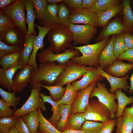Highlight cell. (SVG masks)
<instances>
[{
  "mask_svg": "<svg viewBox=\"0 0 133 133\" xmlns=\"http://www.w3.org/2000/svg\"><path fill=\"white\" fill-rule=\"evenodd\" d=\"M66 64H57L55 62L40 63L37 69L32 74L29 82L31 86L37 84L47 86L54 85L58 77L65 69Z\"/></svg>",
  "mask_w": 133,
  "mask_h": 133,
  "instance_id": "6da1fadb",
  "label": "cell"
},
{
  "mask_svg": "<svg viewBox=\"0 0 133 133\" xmlns=\"http://www.w3.org/2000/svg\"><path fill=\"white\" fill-rule=\"evenodd\" d=\"M109 40L107 37L94 44L73 46V48L78 50L82 55L74 57L71 60L78 64L97 68L99 66L98 59L100 54Z\"/></svg>",
  "mask_w": 133,
  "mask_h": 133,
  "instance_id": "7a4b0ae2",
  "label": "cell"
},
{
  "mask_svg": "<svg viewBox=\"0 0 133 133\" xmlns=\"http://www.w3.org/2000/svg\"><path fill=\"white\" fill-rule=\"evenodd\" d=\"M50 45L49 46L54 53H62L67 48H73V34L68 27L59 23L53 27L48 33Z\"/></svg>",
  "mask_w": 133,
  "mask_h": 133,
  "instance_id": "3957f363",
  "label": "cell"
},
{
  "mask_svg": "<svg viewBox=\"0 0 133 133\" xmlns=\"http://www.w3.org/2000/svg\"><path fill=\"white\" fill-rule=\"evenodd\" d=\"M93 97H97L98 100L109 110L111 119L115 117L117 109V104L115 93H112L108 90L105 83L98 82L93 87L90 94L89 99Z\"/></svg>",
  "mask_w": 133,
  "mask_h": 133,
  "instance_id": "277c9868",
  "label": "cell"
},
{
  "mask_svg": "<svg viewBox=\"0 0 133 133\" xmlns=\"http://www.w3.org/2000/svg\"><path fill=\"white\" fill-rule=\"evenodd\" d=\"M89 67L78 64L70 60L66 63L65 69L57 78L54 85L63 86L72 83L83 76Z\"/></svg>",
  "mask_w": 133,
  "mask_h": 133,
  "instance_id": "5b68a950",
  "label": "cell"
},
{
  "mask_svg": "<svg viewBox=\"0 0 133 133\" xmlns=\"http://www.w3.org/2000/svg\"><path fill=\"white\" fill-rule=\"evenodd\" d=\"M26 8L22 0H16L9 6L0 9V13L11 18L24 35L27 29L26 25L25 11Z\"/></svg>",
  "mask_w": 133,
  "mask_h": 133,
  "instance_id": "8992f818",
  "label": "cell"
},
{
  "mask_svg": "<svg viewBox=\"0 0 133 133\" xmlns=\"http://www.w3.org/2000/svg\"><path fill=\"white\" fill-rule=\"evenodd\" d=\"M30 88L31 92L28 99L20 108L14 112L13 115L19 117L38 109L43 111H46V108L44 103L39 94L42 89L41 87L35 85Z\"/></svg>",
  "mask_w": 133,
  "mask_h": 133,
  "instance_id": "52a82bcc",
  "label": "cell"
},
{
  "mask_svg": "<svg viewBox=\"0 0 133 133\" xmlns=\"http://www.w3.org/2000/svg\"><path fill=\"white\" fill-rule=\"evenodd\" d=\"M68 27L73 34V46L88 44L97 33V27L88 25L69 23Z\"/></svg>",
  "mask_w": 133,
  "mask_h": 133,
  "instance_id": "ba28073f",
  "label": "cell"
},
{
  "mask_svg": "<svg viewBox=\"0 0 133 133\" xmlns=\"http://www.w3.org/2000/svg\"><path fill=\"white\" fill-rule=\"evenodd\" d=\"M83 113L86 120L104 123L111 119L109 110L98 100L89 101Z\"/></svg>",
  "mask_w": 133,
  "mask_h": 133,
  "instance_id": "9c48e42d",
  "label": "cell"
},
{
  "mask_svg": "<svg viewBox=\"0 0 133 133\" xmlns=\"http://www.w3.org/2000/svg\"><path fill=\"white\" fill-rule=\"evenodd\" d=\"M80 52L73 48L68 49L63 52L56 54L49 47L39 53L37 57L40 63L57 61L61 64H66L73 58L79 56Z\"/></svg>",
  "mask_w": 133,
  "mask_h": 133,
  "instance_id": "30bf717a",
  "label": "cell"
},
{
  "mask_svg": "<svg viewBox=\"0 0 133 133\" xmlns=\"http://www.w3.org/2000/svg\"><path fill=\"white\" fill-rule=\"evenodd\" d=\"M69 23L82 24L96 27L98 25L97 15L91 9L69 8Z\"/></svg>",
  "mask_w": 133,
  "mask_h": 133,
  "instance_id": "8fae6325",
  "label": "cell"
},
{
  "mask_svg": "<svg viewBox=\"0 0 133 133\" xmlns=\"http://www.w3.org/2000/svg\"><path fill=\"white\" fill-rule=\"evenodd\" d=\"M98 82L95 81L86 87L77 91L76 98L71 105V114L84 112L89 103L91 93Z\"/></svg>",
  "mask_w": 133,
  "mask_h": 133,
  "instance_id": "7c38bea8",
  "label": "cell"
},
{
  "mask_svg": "<svg viewBox=\"0 0 133 133\" xmlns=\"http://www.w3.org/2000/svg\"><path fill=\"white\" fill-rule=\"evenodd\" d=\"M34 71L32 66L27 65L16 73L13 79V92L21 93L30 82L32 74Z\"/></svg>",
  "mask_w": 133,
  "mask_h": 133,
  "instance_id": "4fadbf2b",
  "label": "cell"
},
{
  "mask_svg": "<svg viewBox=\"0 0 133 133\" xmlns=\"http://www.w3.org/2000/svg\"><path fill=\"white\" fill-rule=\"evenodd\" d=\"M24 35L16 26L7 29L0 33V40L7 45L23 48Z\"/></svg>",
  "mask_w": 133,
  "mask_h": 133,
  "instance_id": "5bb4252c",
  "label": "cell"
},
{
  "mask_svg": "<svg viewBox=\"0 0 133 133\" xmlns=\"http://www.w3.org/2000/svg\"><path fill=\"white\" fill-rule=\"evenodd\" d=\"M34 26L39 30L38 34L34 40L33 49L29 58L28 64L33 67L34 70H36L38 68L36 61V57L38 51L43 47V40L45 35L52 29L46 26H41L36 24Z\"/></svg>",
  "mask_w": 133,
  "mask_h": 133,
  "instance_id": "9a60e30c",
  "label": "cell"
},
{
  "mask_svg": "<svg viewBox=\"0 0 133 133\" xmlns=\"http://www.w3.org/2000/svg\"><path fill=\"white\" fill-rule=\"evenodd\" d=\"M104 78L100 74L97 68L90 66L82 78L80 80L72 82V84L75 90L77 91L86 87L95 81L100 82Z\"/></svg>",
  "mask_w": 133,
  "mask_h": 133,
  "instance_id": "2e32d148",
  "label": "cell"
},
{
  "mask_svg": "<svg viewBox=\"0 0 133 133\" xmlns=\"http://www.w3.org/2000/svg\"><path fill=\"white\" fill-rule=\"evenodd\" d=\"M100 74L108 81L110 87L109 91L111 93H114L118 89L127 91L130 88L127 80L129 78L128 75H126L121 78L114 77L106 73L99 66L97 67Z\"/></svg>",
  "mask_w": 133,
  "mask_h": 133,
  "instance_id": "e0dca14e",
  "label": "cell"
},
{
  "mask_svg": "<svg viewBox=\"0 0 133 133\" xmlns=\"http://www.w3.org/2000/svg\"><path fill=\"white\" fill-rule=\"evenodd\" d=\"M25 66L19 62L13 66L6 69L0 68V85L7 89L9 92H13V79L15 74L19 69Z\"/></svg>",
  "mask_w": 133,
  "mask_h": 133,
  "instance_id": "ac0fdd59",
  "label": "cell"
},
{
  "mask_svg": "<svg viewBox=\"0 0 133 133\" xmlns=\"http://www.w3.org/2000/svg\"><path fill=\"white\" fill-rule=\"evenodd\" d=\"M113 35L108 43L100 52L98 59L99 66L103 70L111 65L116 60L113 49V44L116 38Z\"/></svg>",
  "mask_w": 133,
  "mask_h": 133,
  "instance_id": "d6986e66",
  "label": "cell"
},
{
  "mask_svg": "<svg viewBox=\"0 0 133 133\" xmlns=\"http://www.w3.org/2000/svg\"><path fill=\"white\" fill-rule=\"evenodd\" d=\"M133 68V64L125 63L121 60H116L104 70L111 76L119 78L124 76Z\"/></svg>",
  "mask_w": 133,
  "mask_h": 133,
  "instance_id": "ffe728a7",
  "label": "cell"
},
{
  "mask_svg": "<svg viewBox=\"0 0 133 133\" xmlns=\"http://www.w3.org/2000/svg\"><path fill=\"white\" fill-rule=\"evenodd\" d=\"M57 5L48 4L42 19L39 21L40 26L52 29L59 23L57 15Z\"/></svg>",
  "mask_w": 133,
  "mask_h": 133,
  "instance_id": "44dd1931",
  "label": "cell"
},
{
  "mask_svg": "<svg viewBox=\"0 0 133 133\" xmlns=\"http://www.w3.org/2000/svg\"><path fill=\"white\" fill-rule=\"evenodd\" d=\"M37 34H33L24 36L25 42L20 54L19 62L24 66L28 64L29 58L32 52L34 40Z\"/></svg>",
  "mask_w": 133,
  "mask_h": 133,
  "instance_id": "7402d4cb",
  "label": "cell"
},
{
  "mask_svg": "<svg viewBox=\"0 0 133 133\" xmlns=\"http://www.w3.org/2000/svg\"><path fill=\"white\" fill-rule=\"evenodd\" d=\"M117 128L115 133H132L133 129V117L123 112L117 118L116 123Z\"/></svg>",
  "mask_w": 133,
  "mask_h": 133,
  "instance_id": "603a6c76",
  "label": "cell"
},
{
  "mask_svg": "<svg viewBox=\"0 0 133 133\" xmlns=\"http://www.w3.org/2000/svg\"><path fill=\"white\" fill-rule=\"evenodd\" d=\"M26 11V22L28 26L26 35L37 34L34 29L35 20L36 19L32 0H22Z\"/></svg>",
  "mask_w": 133,
  "mask_h": 133,
  "instance_id": "cb8c5ba5",
  "label": "cell"
},
{
  "mask_svg": "<svg viewBox=\"0 0 133 133\" xmlns=\"http://www.w3.org/2000/svg\"><path fill=\"white\" fill-rule=\"evenodd\" d=\"M40 95L41 97L43 102L44 103H49L52 106V114L48 121L54 127H55L57 123L60 120L61 114L59 105L56 101H54L50 96L46 95L43 93H40Z\"/></svg>",
  "mask_w": 133,
  "mask_h": 133,
  "instance_id": "d4e9b609",
  "label": "cell"
},
{
  "mask_svg": "<svg viewBox=\"0 0 133 133\" xmlns=\"http://www.w3.org/2000/svg\"><path fill=\"white\" fill-rule=\"evenodd\" d=\"M122 8V6L119 4L111 7L105 11L99 13L97 14L98 26H102L105 25L111 18L120 12Z\"/></svg>",
  "mask_w": 133,
  "mask_h": 133,
  "instance_id": "484cf974",
  "label": "cell"
},
{
  "mask_svg": "<svg viewBox=\"0 0 133 133\" xmlns=\"http://www.w3.org/2000/svg\"><path fill=\"white\" fill-rule=\"evenodd\" d=\"M21 117L31 133L37 131L39 125L38 110L33 111Z\"/></svg>",
  "mask_w": 133,
  "mask_h": 133,
  "instance_id": "4316f807",
  "label": "cell"
},
{
  "mask_svg": "<svg viewBox=\"0 0 133 133\" xmlns=\"http://www.w3.org/2000/svg\"><path fill=\"white\" fill-rule=\"evenodd\" d=\"M122 11L124 26L130 30L133 29V14L131 6V1L122 0Z\"/></svg>",
  "mask_w": 133,
  "mask_h": 133,
  "instance_id": "83f0119b",
  "label": "cell"
},
{
  "mask_svg": "<svg viewBox=\"0 0 133 133\" xmlns=\"http://www.w3.org/2000/svg\"><path fill=\"white\" fill-rule=\"evenodd\" d=\"M115 93L118 102L117 109L116 115L117 118L122 115L127 105L129 103H133V97H128L121 90H117Z\"/></svg>",
  "mask_w": 133,
  "mask_h": 133,
  "instance_id": "f1b7e54d",
  "label": "cell"
},
{
  "mask_svg": "<svg viewBox=\"0 0 133 133\" xmlns=\"http://www.w3.org/2000/svg\"><path fill=\"white\" fill-rule=\"evenodd\" d=\"M127 29L130 30L119 21H114L107 26L103 31L101 36L103 39L111 35L120 33Z\"/></svg>",
  "mask_w": 133,
  "mask_h": 133,
  "instance_id": "f546056e",
  "label": "cell"
},
{
  "mask_svg": "<svg viewBox=\"0 0 133 133\" xmlns=\"http://www.w3.org/2000/svg\"><path fill=\"white\" fill-rule=\"evenodd\" d=\"M39 120V129L43 133H62L43 115L40 109H38Z\"/></svg>",
  "mask_w": 133,
  "mask_h": 133,
  "instance_id": "4dcf8cb0",
  "label": "cell"
},
{
  "mask_svg": "<svg viewBox=\"0 0 133 133\" xmlns=\"http://www.w3.org/2000/svg\"><path fill=\"white\" fill-rule=\"evenodd\" d=\"M22 50L0 58V65L1 68L7 69L19 63Z\"/></svg>",
  "mask_w": 133,
  "mask_h": 133,
  "instance_id": "1f68e13d",
  "label": "cell"
},
{
  "mask_svg": "<svg viewBox=\"0 0 133 133\" xmlns=\"http://www.w3.org/2000/svg\"><path fill=\"white\" fill-rule=\"evenodd\" d=\"M35 85L43 87L47 89L49 91L52 99L56 101L61 99L66 90V87L58 85L47 86L41 84H37Z\"/></svg>",
  "mask_w": 133,
  "mask_h": 133,
  "instance_id": "d6a6232c",
  "label": "cell"
},
{
  "mask_svg": "<svg viewBox=\"0 0 133 133\" xmlns=\"http://www.w3.org/2000/svg\"><path fill=\"white\" fill-rule=\"evenodd\" d=\"M66 85V91L63 97L60 100L56 101L59 105L64 104L71 105L76 96L77 91L75 90L72 84L68 83Z\"/></svg>",
  "mask_w": 133,
  "mask_h": 133,
  "instance_id": "836d02e7",
  "label": "cell"
},
{
  "mask_svg": "<svg viewBox=\"0 0 133 133\" xmlns=\"http://www.w3.org/2000/svg\"><path fill=\"white\" fill-rule=\"evenodd\" d=\"M57 5V15L59 23L68 27L69 8L64 1Z\"/></svg>",
  "mask_w": 133,
  "mask_h": 133,
  "instance_id": "e575fe53",
  "label": "cell"
},
{
  "mask_svg": "<svg viewBox=\"0 0 133 133\" xmlns=\"http://www.w3.org/2000/svg\"><path fill=\"white\" fill-rule=\"evenodd\" d=\"M59 106L61 118L57 123L56 126L57 129L61 131L66 126L68 117L71 112V105L62 104Z\"/></svg>",
  "mask_w": 133,
  "mask_h": 133,
  "instance_id": "d590c367",
  "label": "cell"
},
{
  "mask_svg": "<svg viewBox=\"0 0 133 133\" xmlns=\"http://www.w3.org/2000/svg\"><path fill=\"white\" fill-rule=\"evenodd\" d=\"M15 93L12 92H7L1 87L0 88V95L2 99L10 107H12L14 110L17 109V107L19 103L20 98L16 97Z\"/></svg>",
  "mask_w": 133,
  "mask_h": 133,
  "instance_id": "8d00e7d4",
  "label": "cell"
},
{
  "mask_svg": "<svg viewBox=\"0 0 133 133\" xmlns=\"http://www.w3.org/2000/svg\"><path fill=\"white\" fill-rule=\"evenodd\" d=\"M86 121L83 113L73 114L68 121L66 125L67 129L79 130L84 122Z\"/></svg>",
  "mask_w": 133,
  "mask_h": 133,
  "instance_id": "74e56055",
  "label": "cell"
},
{
  "mask_svg": "<svg viewBox=\"0 0 133 133\" xmlns=\"http://www.w3.org/2000/svg\"><path fill=\"white\" fill-rule=\"evenodd\" d=\"M118 0H97L95 4L91 9L97 15L99 13L105 11L111 7L119 4Z\"/></svg>",
  "mask_w": 133,
  "mask_h": 133,
  "instance_id": "f35d334b",
  "label": "cell"
},
{
  "mask_svg": "<svg viewBox=\"0 0 133 133\" xmlns=\"http://www.w3.org/2000/svg\"><path fill=\"white\" fill-rule=\"evenodd\" d=\"M104 123L86 120L80 128L86 133H99Z\"/></svg>",
  "mask_w": 133,
  "mask_h": 133,
  "instance_id": "ab89813d",
  "label": "cell"
},
{
  "mask_svg": "<svg viewBox=\"0 0 133 133\" xmlns=\"http://www.w3.org/2000/svg\"><path fill=\"white\" fill-rule=\"evenodd\" d=\"M18 117L13 115L0 118V132L7 133L17 120Z\"/></svg>",
  "mask_w": 133,
  "mask_h": 133,
  "instance_id": "60d3db41",
  "label": "cell"
},
{
  "mask_svg": "<svg viewBox=\"0 0 133 133\" xmlns=\"http://www.w3.org/2000/svg\"><path fill=\"white\" fill-rule=\"evenodd\" d=\"M36 19L40 21L42 19L48 5L46 0H32Z\"/></svg>",
  "mask_w": 133,
  "mask_h": 133,
  "instance_id": "b9f144b4",
  "label": "cell"
},
{
  "mask_svg": "<svg viewBox=\"0 0 133 133\" xmlns=\"http://www.w3.org/2000/svg\"><path fill=\"white\" fill-rule=\"evenodd\" d=\"M23 48L16 46H10L0 41V58L22 50Z\"/></svg>",
  "mask_w": 133,
  "mask_h": 133,
  "instance_id": "7bdbcfd3",
  "label": "cell"
},
{
  "mask_svg": "<svg viewBox=\"0 0 133 133\" xmlns=\"http://www.w3.org/2000/svg\"><path fill=\"white\" fill-rule=\"evenodd\" d=\"M16 25L10 17L0 13V33Z\"/></svg>",
  "mask_w": 133,
  "mask_h": 133,
  "instance_id": "ee69618b",
  "label": "cell"
},
{
  "mask_svg": "<svg viewBox=\"0 0 133 133\" xmlns=\"http://www.w3.org/2000/svg\"><path fill=\"white\" fill-rule=\"evenodd\" d=\"M11 107L2 99H0V117L13 115L16 111L12 109Z\"/></svg>",
  "mask_w": 133,
  "mask_h": 133,
  "instance_id": "f6af8a7d",
  "label": "cell"
},
{
  "mask_svg": "<svg viewBox=\"0 0 133 133\" xmlns=\"http://www.w3.org/2000/svg\"><path fill=\"white\" fill-rule=\"evenodd\" d=\"M14 126L19 133H31L21 116L18 117Z\"/></svg>",
  "mask_w": 133,
  "mask_h": 133,
  "instance_id": "bcb514c9",
  "label": "cell"
},
{
  "mask_svg": "<svg viewBox=\"0 0 133 133\" xmlns=\"http://www.w3.org/2000/svg\"><path fill=\"white\" fill-rule=\"evenodd\" d=\"M116 119H110L104 123V124L99 133H111L116 125Z\"/></svg>",
  "mask_w": 133,
  "mask_h": 133,
  "instance_id": "7dc6e473",
  "label": "cell"
},
{
  "mask_svg": "<svg viewBox=\"0 0 133 133\" xmlns=\"http://www.w3.org/2000/svg\"><path fill=\"white\" fill-rule=\"evenodd\" d=\"M123 34L116 36L113 44V51L116 57L121 54V45Z\"/></svg>",
  "mask_w": 133,
  "mask_h": 133,
  "instance_id": "c3c4849f",
  "label": "cell"
},
{
  "mask_svg": "<svg viewBox=\"0 0 133 133\" xmlns=\"http://www.w3.org/2000/svg\"><path fill=\"white\" fill-rule=\"evenodd\" d=\"M116 60H126L133 64V48L128 49L116 57Z\"/></svg>",
  "mask_w": 133,
  "mask_h": 133,
  "instance_id": "681fc988",
  "label": "cell"
},
{
  "mask_svg": "<svg viewBox=\"0 0 133 133\" xmlns=\"http://www.w3.org/2000/svg\"><path fill=\"white\" fill-rule=\"evenodd\" d=\"M83 0H64V2L70 8L78 9L82 7Z\"/></svg>",
  "mask_w": 133,
  "mask_h": 133,
  "instance_id": "f907efd6",
  "label": "cell"
},
{
  "mask_svg": "<svg viewBox=\"0 0 133 133\" xmlns=\"http://www.w3.org/2000/svg\"><path fill=\"white\" fill-rule=\"evenodd\" d=\"M123 39L125 44L128 49L133 48V35L129 33H124Z\"/></svg>",
  "mask_w": 133,
  "mask_h": 133,
  "instance_id": "816d5d0a",
  "label": "cell"
},
{
  "mask_svg": "<svg viewBox=\"0 0 133 133\" xmlns=\"http://www.w3.org/2000/svg\"><path fill=\"white\" fill-rule=\"evenodd\" d=\"M97 0H83L82 7L88 9H91L94 5Z\"/></svg>",
  "mask_w": 133,
  "mask_h": 133,
  "instance_id": "f5cc1de1",
  "label": "cell"
},
{
  "mask_svg": "<svg viewBox=\"0 0 133 133\" xmlns=\"http://www.w3.org/2000/svg\"><path fill=\"white\" fill-rule=\"evenodd\" d=\"M16 0H0V8L2 9L7 7L13 3Z\"/></svg>",
  "mask_w": 133,
  "mask_h": 133,
  "instance_id": "db71d44e",
  "label": "cell"
},
{
  "mask_svg": "<svg viewBox=\"0 0 133 133\" xmlns=\"http://www.w3.org/2000/svg\"><path fill=\"white\" fill-rule=\"evenodd\" d=\"M62 133H86L81 130H74L67 129L62 132Z\"/></svg>",
  "mask_w": 133,
  "mask_h": 133,
  "instance_id": "11a10c76",
  "label": "cell"
},
{
  "mask_svg": "<svg viewBox=\"0 0 133 133\" xmlns=\"http://www.w3.org/2000/svg\"><path fill=\"white\" fill-rule=\"evenodd\" d=\"M123 112L133 117V106L128 108H125Z\"/></svg>",
  "mask_w": 133,
  "mask_h": 133,
  "instance_id": "9f6ffc18",
  "label": "cell"
},
{
  "mask_svg": "<svg viewBox=\"0 0 133 133\" xmlns=\"http://www.w3.org/2000/svg\"><path fill=\"white\" fill-rule=\"evenodd\" d=\"M128 49L127 47L125 44L123 36L121 39V54L126 51Z\"/></svg>",
  "mask_w": 133,
  "mask_h": 133,
  "instance_id": "6f0895ef",
  "label": "cell"
},
{
  "mask_svg": "<svg viewBox=\"0 0 133 133\" xmlns=\"http://www.w3.org/2000/svg\"><path fill=\"white\" fill-rule=\"evenodd\" d=\"M130 86L129 91V93H133V73L130 78Z\"/></svg>",
  "mask_w": 133,
  "mask_h": 133,
  "instance_id": "680465c9",
  "label": "cell"
},
{
  "mask_svg": "<svg viewBox=\"0 0 133 133\" xmlns=\"http://www.w3.org/2000/svg\"><path fill=\"white\" fill-rule=\"evenodd\" d=\"M47 1L50 4H57L64 1V0H47Z\"/></svg>",
  "mask_w": 133,
  "mask_h": 133,
  "instance_id": "91938a15",
  "label": "cell"
},
{
  "mask_svg": "<svg viewBox=\"0 0 133 133\" xmlns=\"http://www.w3.org/2000/svg\"><path fill=\"white\" fill-rule=\"evenodd\" d=\"M7 133H19L14 126H13L10 129Z\"/></svg>",
  "mask_w": 133,
  "mask_h": 133,
  "instance_id": "94428289",
  "label": "cell"
},
{
  "mask_svg": "<svg viewBox=\"0 0 133 133\" xmlns=\"http://www.w3.org/2000/svg\"><path fill=\"white\" fill-rule=\"evenodd\" d=\"M34 133H42V132H41L40 131L39 132V131H37Z\"/></svg>",
  "mask_w": 133,
  "mask_h": 133,
  "instance_id": "6125c7cd",
  "label": "cell"
},
{
  "mask_svg": "<svg viewBox=\"0 0 133 133\" xmlns=\"http://www.w3.org/2000/svg\"><path fill=\"white\" fill-rule=\"evenodd\" d=\"M0 133H2L1 132H0Z\"/></svg>",
  "mask_w": 133,
  "mask_h": 133,
  "instance_id": "be15d7a7",
  "label": "cell"
},
{
  "mask_svg": "<svg viewBox=\"0 0 133 133\" xmlns=\"http://www.w3.org/2000/svg\"></svg>",
  "mask_w": 133,
  "mask_h": 133,
  "instance_id": "e7e4bbea",
  "label": "cell"
}]
</instances>
